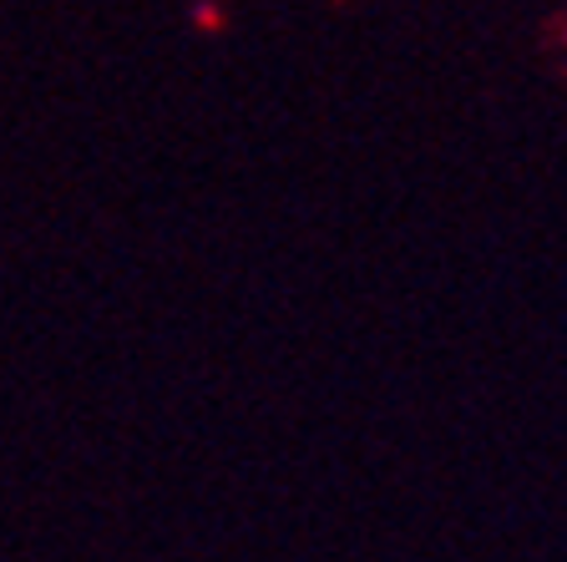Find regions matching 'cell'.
<instances>
[{
    "instance_id": "6da1fadb",
    "label": "cell",
    "mask_w": 567,
    "mask_h": 562,
    "mask_svg": "<svg viewBox=\"0 0 567 562\" xmlns=\"http://www.w3.org/2000/svg\"><path fill=\"white\" fill-rule=\"evenodd\" d=\"M563 47H567V21H563Z\"/></svg>"
}]
</instances>
